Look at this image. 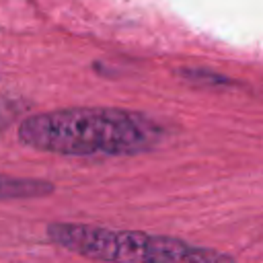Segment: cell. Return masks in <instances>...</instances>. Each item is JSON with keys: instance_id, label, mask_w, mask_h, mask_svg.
<instances>
[{"instance_id": "6da1fadb", "label": "cell", "mask_w": 263, "mask_h": 263, "mask_svg": "<svg viewBox=\"0 0 263 263\" xmlns=\"http://www.w3.org/2000/svg\"><path fill=\"white\" fill-rule=\"evenodd\" d=\"M16 134L33 150L62 156L138 154L150 150L162 138V129L146 115L107 107L35 113L18 125Z\"/></svg>"}, {"instance_id": "7a4b0ae2", "label": "cell", "mask_w": 263, "mask_h": 263, "mask_svg": "<svg viewBox=\"0 0 263 263\" xmlns=\"http://www.w3.org/2000/svg\"><path fill=\"white\" fill-rule=\"evenodd\" d=\"M45 232L51 242L105 263H236L230 255L216 249L136 230L51 222Z\"/></svg>"}, {"instance_id": "3957f363", "label": "cell", "mask_w": 263, "mask_h": 263, "mask_svg": "<svg viewBox=\"0 0 263 263\" xmlns=\"http://www.w3.org/2000/svg\"><path fill=\"white\" fill-rule=\"evenodd\" d=\"M53 189H55V185L49 181H43V179L0 175V201L45 197V195H51Z\"/></svg>"}]
</instances>
